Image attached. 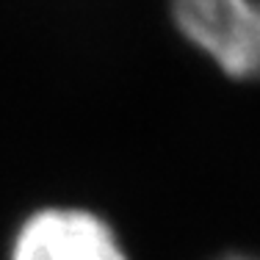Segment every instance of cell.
Here are the masks:
<instances>
[{"label": "cell", "instance_id": "obj_2", "mask_svg": "<svg viewBox=\"0 0 260 260\" xmlns=\"http://www.w3.org/2000/svg\"><path fill=\"white\" fill-rule=\"evenodd\" d=\"M11 260H127L100 216L80 208H45L20 227Z\"/></svg>", "mask_w": 260, "mask_h": 260}, {"label": "cell", "instance_id": "obj_3", "mask_svg": "<svg viewBox=\"0 0 260 260\" xmlns=\"http://www.w3.org/2000/svg\"><path fill=\"white\" fill-rule=\"evenodd\" d=\"M224 260H255V257H244V255H235V257H224Z\"/></svg>", "mask_w": 260, "mask_h": 260}, {"label": "cell", "instance_id": "obj_1", "mask_svg": "<svg viewBox=\"0 0 260 260\" xmlns=\"http://www.w3.org/2000/svg\"><path fill=\"white\" fill-rule=\"evenodd\" d=\"M175 22L233 78H260V0H172Z\"/></svg>", "mask_w": 260, "mask_h": 260}]
</instances>
